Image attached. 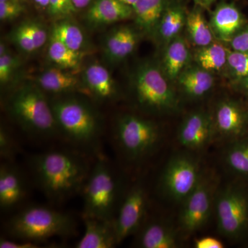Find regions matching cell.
I'll list each match as a JSON object with an SVG mask.
<instances>
[{"label": "cell", "instance_id": "obj_1", "mask_svg": "<svg viewBox=\"0 0 248 248\" xmlns=\"http://www.w3.org/2000/svg\"><path fill=\"white\" fill-rule=\"evenodd\" d=\"M31 169L46 197L61 202L83 190L91 169L79 153L52 151L34 155Z\"/></svg>", "mask_w": 248, "mask_h": 248}, {"label": "cell", "instance_id": "obj_2", "mask_svg": "<svg viewBox=\"0 0 248 248\" xmlns=\"http://www.w3.org/2000/svg\"><path fill=\"white\" fill-rule=\"evenodd\" d=\"M50 104L59 133L76 146L97 149L102 125L92 106L76 97L60 98Z\"/></svg>", "mask_w": 248, "mask_h": 248}, {"label": "cell", "instance_id": "obj_3", "mask_svg": "<svg viewBox=\"0 0 248 248\" xmlns=\"http://www.w3.org/2000/svg\"><path fill=\"white\" fill-rule=\"evenodd\" d=\"M6 231L14 239L40 243L55 236H69L76 231V223L68 214L31 205L10 218Z\"/></svg>", "mask_w": 248, "mask_h": 248}, {"label": "cell", "instance_id": "obj_4", "mask_svg": "<svg viewBox=\"0 0 248 248\" xmlns=\"http://www.w3.org/2000/svg\"><path fill=\"white\" fill-rule=\"evenodd\" d=\"M9 115L31 135L50 138L58 133L51 104L37 84L16 90L6 103Z\"/></svg>", "mask_w": 248, "mask_h": 248}, {"label": "cell", "instance_id": "obj_5", "mask_svg": "<svg viewBox=\"0 0 248 248\" xmlns=\"http://www.w3.org/2000/svg\"><path fill=\"white\" fill-rule=\"evenodd\" d=\"M84 218L112 221L120 194V184L108 162L99 158L90 172L82 190Z\"/></svg>", "mask_w": 248, "mask_h": 248}, {"label": "cell", "instance_id": "obj_6", "mask_svg": "<svg viewBox=\"0 0 248 248\" xmlns=\"http://www.w3.org/2000/svg\"><path fill=\"white\" fill-rule=\"evenodd\" d=\"M115 141L127 159L138 161L156 149L161 133L156 124L133 115H124L117 121Z\"/></svg>", "mask_w": 248, "mask_h": 248}, {"label": "cell", "instance_id": "obj_7", "mask_svg": "<svg viewBox=\"0 0 248 248\" xmlns=\"http://www.w3.org/2000/svg\"><path fill=\"white\" fill-rule=\"evenodd\" d=\"M135 97L143 108L156 112L174 110L177 99L159 68L150 63L141 65L135 80Z\"/></svg>", "mask_w": 248, "mask_h": 248}, {"label": "cell", "instance_id": "obj_8", "mask_svg": "<svg viewBox=\"0 0 248 248\" xmlns=\"http://www.w3.org/2000/svg\"><path fill=\"white\" fill-rule=\"evenodd\" d=\"M218 231L231 239L244 236L248 231V197L239 186H227L216 200Z\"/></svg>", "mask_w": 248, "mask_h": 248}, {"label": "cell", "instance_id": "obj_9", "mask_svg": "<svg viewBox=\"0 0 248 248\" xmlns=\"http://www.w3.org/2000/svg\"><path fill=\"white\" fill-rule=\"evenodd\" d=\"M215 184L213 178L202 176L198 185L184 200L179 215V226L186 234L203 228L210 218Z\"/></svg>", "mask_w": 248, "mask_h": 248}, {"label": "cell", "instance_id": "obj_10", "mask_svg": "<svg viewBox=\"0 0 248 248\" xmlns=\"http://www.w3.org/2000/svg\"><path fill=\"white\" fill-rule=\"evenodd\" d=\"M202 176L195 160L187 155H178L165 168L161 185L172 200L184 202L198 185Z\"/></svg>", "mask_w": 248, "mask_h": 248}, {"label": "cell", "instance_id": "obj_11", "mask_svg": "<svg viewBox=\"0 0 248 248\" xmlns=\"http://www.w3.org/2000/svg\"><path fill=\"white\" fill-rule=\"evenodd\" d=\"M147 207L146 189L141 184H135L125 195L113 219L118 244L140 230L146 216Z\"/></svg>", "mask_w": 248, "mask_h": 248}, {"label": "cell", "instance_id": "obj_12", "mask_svg": "<svg viewBox=\"0 0 248 248\" xmlns=\"http://www.w3.org/2000/svg\"><path fill=\"white\" fill-rule=\"evenodd\" d=\"M25 180L12 162L4 161L0 166V208L1 211L14 210L27 197Z\"/></svg>", "mask_w": 248, "mask_h": 248}, {"label": "cell", "instance_id": "obj_13", "mask_svg": "<svg viewBox=\"0 0 248 248\" xmlns=\"http://www.w3.org/2000/svg\"><path fill=\"white\" fill-rule=\"evenodd\" d=\"M213 123L208 114L195 112L186 117L178 133V140L183 146L190 150L205 148L212 140Z\"/></svg>", "mask_w": 248, "mask_h": 248}, {"label": "cell", "instance_id": "obj_14", "mask_svg": "<svg viewBox=\"0 0 248 248\" xmlns=\"http://www.w3.org/2000/svg\"><path fill=\"white\" fill-rule=\"evenodd\" d=\"M244 22L242 14L234 5L222 3L213 11L210 25L217 39L231 42Z\"/></svg>", "mask_w": 248, "mask_h": 248}, {"label": "cell", "instance_id": "obj_15", "mask_svg": "<svg viewBox=\"0 0 248 248\" xmlns=\"http://www.w3.org/2000/svg\"><path fill=\"white\" fill-rule=\"evenodd\" d=\"M85 231L77 243V248H111L117 243L113 220L84 218Z\"/></svg>", "mask_w": 248, "mask_h": 248}, {"label": "cell", "instance_id": "obj_16", "mask_svg": "<svg viewBox=\"0 0 248 248\" xmlns=\"http://www.w3.org/2000/svg\"><path fill=\"white\" fill-rule=\"evenodd\" d=\"M133 14V8L120 0H95L89 8L86 18L94 25H105L125 20Z\"/></svg>", "mask_w": 248, "mask_h": 248}, {"label": "cell", "instance_id": "obj_17", "mask_svg": "<svg viewBox=\"0 0 248 248\" xmlns=\"http://www.w3.org/2000/svg\"><path fill=\"white\" fill-rule=\"evenodd\" d=\"M215 124L217 130L223 136L237 138L244 132L246 116L236 103L222 101L217 107Z\"/></svg>", "mask_w": 248, "mask_h": 248}, {"label": "cell", "instance_id": "obj_18", "mask_svg": "<svg viewBox=\"0 0 248 248\" xmlns=\"http://www.w3.org/2000/svg\"><path fill=\"white\" fill-rule=\"evenodd\" d=\"M138 33L132 28L122 27L108 36L104 45V54L110 62H119L133 53L138 45Z\"/></svg>", "mask_w": 248, "mask_h": 248}, {"label": "cell", "instance_id": "obj_19", "mask_svg": "<svg viewBox=\"0 0 248 248\" xmlns=\"http://www.w3.org/2000/svg\"><path fill=\"white\" fill-rule=\"evenodd\" d=\"M83 79L88 91L99 100H108L115 97L114 80L102 65L96 63L89 65L83 73Z\"/></svg>", "mask_w": 248, "mask_h": 248}, {"label": "cell", "instance_id": "obj_20", "mask_svg": "<svg viewBox=\"0 0 248 248\" xmlns=\"http://www.w3.org/2000/svg\"><path fill=\"white\" fill-rule=\"evenodd\" d=\"M138 246L143 248H177L179 243L172 228L159 222H152L140 232Z\"/></svg>", "mask_w": 248, "mask_h": 248}, {"label": "cell", "instance_id": "obj_21", "mask_svg": "<svg viewBox=\"0 0 248 248\" xmlns=\"http://www.w3.org/2000/svg\"><path fill=\"white\" fill-rule=\"evenodd\" d=\"M36 84L43 91L62 94L74 92L79 88L78 78L62 68H50L36 79Z\"/></svg>", "mask_w": 248, "mask_h": 248}, {"label": "cell", "instance_id": "obj_22", "mask_svg": "<svg viewBox=\"0 0 248 248\" xmlns=\"http://www.w3.org/2000/svg\"><path fill=\"white\" fill-rule=\"evenodd\" d=\"M178 81L184 93L192 98L203 97L215 84L213 75L200 66L184 70L179 75Z\"/></svg>", "mask_w": 248, "mask_h": 248}, {"label": "cell", "instance_id": "obj_23", "mask_svg": "<svg viewBox=\"0 0 248 248\" xmlns=\"http://www.w3.org/2000/svg\"><path fill=\"white\" fill-rule=\"evenodd\" d=\"M190 60V50L180 36L168 44L165 51L164 67L166 76L170 80L177 79Z\"/></svg>", "mask_w": 248, "mask_h": 248}, {"label": "cell", "instance_id": "obj_24", "mask_svg": "<svg viewBox=\"0 0 248 248\" xmlns=\"http://www.w3.org/2000/svg\"><path fill=\"white\" fill-rule=\"evenodd\" d=\"M165 9V0H138L133 9L137 25L146 33H153Z\"/></svg>", "mask_w": 248, "mask_h": 248}, {"label": "cell", "instance_id": "obj_25", "mask_svg": "<svg viewBox=\"0 0 248 248\" xmlns=\"http://www.w3.org/2000/svg\"><path fill=\"white\" fill-rule=\"evenodd\" d=\"M186 16L181 6L174 5L166 7L156 29L161 40L169 44L177 37L186 25Z\"/></svg>", "mask_w": 248, "mask_h": 248}, {"label": "cell", "instance_id": "obj_26", "mask_svg": "<svg viewBox=\"0 0 248 248\" xmlns=\"http://www.w3.org/2000/svg\"><path fill=\"white\" fill-rule=\"evenodd\" d=\"M186 26L190 40L197 46L202 48L215 42L210 24L200 10H194L186 16Z\"/></svg>", "mask_w": 248, "mask_h": 248}, {"label": "cell", "instance_id": "obj_27", "mask_svg": "<svg viewBox=\"0 0 248 248\" xmlns=\"http://www.w3.org/2000/svg\"><path fill=\"white\" fill-rule=\"evenodd\" d=\"M228 50L219 42H214L199 49L195 55L199 66L206 71H219L227 64Z\"/></svg>", "mask_w": 248, "mask_h": 248}, {"label": "cell", "instance_id": "obj_28", "mask_svg": "<svg viewBox=\"0 0 248 248\" xmlns=\"http://www.w3.org/2000/svg\"><path fill=\"white\" fill-rule=\"evenodd\" d=\"M225 162L234 174L248 177V139L237 140L228 147Z\"/></svg>", "mask_w": 248, "mask_h": 248}, {"label": "cell", "instance_id": "obj_29", "mask_svg": "<svg viewBox=\"0 0 248 248\" xmlns=\"http://www.w3.org/2000/svg\"><path fill=\"white\" fill-rule=\"evenodd\" d=\"M48 54L50 60L62 69H76L81 62L80 52L72 50L53 37H50Z\"/></svg>", "mask_w": 248, "mask_h": 248}, {"label": "cell", "instance_id": "obj_30", "mask_svg": "<svg viewBox=\"0 0 248 248\" xmlns=\"http://www.w3.org/2000/svg\"><path fill=\"white\" fill-rule=\"evenodd\" d=\"M50 37L57 39L68 48L80 52L84 45L82 31L69 21H62L54 26Z\"/></svg>", "mask_w": 248, "mask_h": 248}, {"label": "cell", "instance_id": "obj_31", "mask_svg": "<svg viewBox=\"0 0 248 248\" xmlns=\"http://www.w3.org/2000/svg\"><path fill=\"white\" fill-rule=\"evenodd\" d=\"M227 65L233 76L243 78L248 76V52L228 50Z\"/></svg>", "mask_w": 248, "mask_h": 248}, {"label": "cell", "instance_id": "obj_32", "mask_svg": "<svg viewBox=\"0 0 248 248\" xmlns=\"http://www.w3.org/2000/svg\"><path fill=\"white\" fill-rule=\"evenodd\" d=\"M11 40L25 53H33L37 50L32 37L28 31L26 22L22 23L13 31L11 33Z\"/></svg>", "mask_w": 248, "mask_h": 248}, {"label": "cell", "instance_id": "obj_33", "mask_svg": "<svg viewBox=\"0 0 248 248\" xmlns=\"http://www.w3.org/2000/svg\"><path fill=\"white\" fill-rule=\"evenodd\" d=\"M18 153L17 143L4 127L0 128V156L6 162H12Z\"/></svg>", "mask_w": 248, "mask_h": 248}, {"label": "cell", "instance_id": "obj_34", "mask_svg": "<svg viewBox=\"0 0 248 248\" xmlns=\"http://www.w3.org/2000/svg\"><path fill=\"white\" fill-rule=\"evenodd\" d=\"M18 59L9 52L0 56V83L6 85L11 81L19 66Z\"/></svg>", "mask_w": 248, "mask_h": 248}, {"label": "cell", "instance_id": "obj_35", "mask_svg": "<svg viewBox=\"0 0 248 248\" xmlns=\"http://www.w3.org/2000/svg\"><path fill=\"white\" fill-rule=\"evenodd\" d=\"M48 11L53 17H69L78 11L72 0H50Z\"/></svg>", "mask_w": 248, "mask_h": 248}, {"label": "cell", "instance_id": "obj_36", "mask_svg": "<svg viewBox=\"0 0 248 248\" xmlns=\"http://www.w3.org/2000/svg\"><path fill=\"white\" fill-rule=\"evenodd\" d=\"M24 9L19 0L0 1V19L9 21L16 19L24 12Z\"/></svg>", "mask_w": 248, "mask_h": 248}, {"label": "cell", "instance_id": "obj_37", "mask_svg": "<svg viewBox=\"0 0 248 248\" xmlns=\"http://www.w3.org/2000/svg\"><path fill=\"white\" fill-rule=\"evenodd\" d=\"M26 24L35 48L38 50L42 48L46 42L47 37H48L46 31L40 23L29 21V22H26Z\"/></svg>", "mask_w": 248, "mask_h": 248}, {"label": "cell", "instance_id": "obj_38", "mask_svg": "<svg viewBox=\"0 0 248 248\" xmlns=\"http://www.w3.org/2000/svg\"><path fill=\"white\" fill-rule=\"evenodd\" d=\"M1 248H41L40 243L25 240H9L5 238L0 239Z\"/></svg>", "mask_w": 248, "mask_h": 248}, {"label": "cell", "instance_id": "obj_39", "mask_svg": "<svg viewBox=\"0 0 248 248\" xmlns=\"http://www.w3.org/2000/svg\"><path fill=\"white\" fill-rule=\"evenodd\" d=\"M231 45L234 50L248 52V27L233 37Z\"/></svg>", "mask_w": 248, "mask_h": 248}, {"label": "cell", "instance_id": "obj_40", "mask_svg": "<svg viewBox=\"0 0 248 248\" xmlns=\"http://www.w3.org/2000/svg\"><path fill=\"white\" fill-rule=\"evenodd\" d=\"M195 248H223L224 245L221 241L215 237L201 238L197 239L195 243Z\"/></svg>", "mask_w": 248, "mask_h": 248}, {"label": "cell", "instance_id": "obj_41", "mask_svg": "<svg viewBox=\"0 0 248 248\" xmlns=\"http://www.w3.org/2000/svg\"><path fill=\"white\" fill-rule=\"evenodd\" d=\"M77 9H81L89 6L93 0H72Z\"/></svg>", "mask_w": 248, "mask_h": 248}, {"label": "cell", "instance_id": "obj_42", "mask_svg": "<svg viewBox=\"0 0 248 248\" xmlns=\"http://www.w3.org/2000/svg\"><path fill=\"white\" fill-rule=\"evenodd\" d=\"M193 1L202 7L208 8L217 0H193Z\"/></svg>", "mask_w": 248, "mask_h": 248}, {"label": "cell", "instance_id": "obj_43", "mask_svg": "<svg viewBox=\"0 0 248 248\" xmlns=\"http://www.w3.org/2000/svg\"><path fill=\"white\" fill-rule=\"evenodd\" d=\"M35 4L40 6L42 8H48L49 6V3L50 0H33Z\"/></svg>", "mask_w": 248, "mask_h": 248}, {"label": "cell", "instance_id": "obj_44", "mask_svg": "<svg viewBox=\"0 0 248 248\" xmlns=\"http://www.w3.org/2000/svg\"><path fill=\"white\" fill-rule=\"evenodd\" d=\"M120 1L121 2L123 3V4L127 5V6H130V7L134 9L135 5L138 3V0H120Z\"/></svg>", "mask_w": 248, "mask_h": 248}, {"label": "cell", "instance_id": "obj_45", "mask_svg": "<svg viewBox=\"0 0 248 248\" xmlns=\"http://www.w3.org/2000/svg\"><path fill=\"white\" fill-rule=\"evenodd\" d=\"M241 85H242L243 89L248 94V76L243 78L241 80Z\"/></svg>", "mask_w": 248, "mask_h": 248}, {"label": "cell", "instance_id": "obj_46", "mask_svg": "<svg viewBox=\"0 0 248 248\" xmlns=\"http://www.w3.org/2000/svg\"><path fill=\"white\" fill-rule=\"evenodd\" d=\"M6 53H8V50L6 49V45L4 43L1 42V45H0V56L5 55Z\"/></svg>", "mask_w": 248, "mask_h": 248}, {"label": "cell", "instance_id": "obj_47", "mask_svg": "<svg viewBox=\"0 0 248 248\" xmlns=\"http://www.w3.org/2000/svg\"><path fill=\"white\" fill-rule=\"evenodd\" d=\"M7 1V0H0V1Z\"/></svg>", "mask_w": 248, "mask_h": 248}]
</instances>
